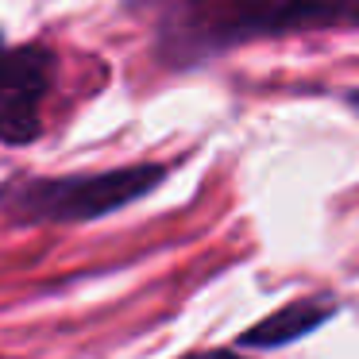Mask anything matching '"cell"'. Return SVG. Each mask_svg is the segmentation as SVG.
Listing matches in <instances>:
<instances>
[{
    "instance_id": "cell-1",
    "label": "cell",
    "mask_w": 359,
    "mask_h": 359,
    "mask_svg": "<svg viewBox=\"0 0 359 359\" xmlns=\"http://www.w3.org/2000/svg\"><path fill=\"white\" fill-rule=\"evenodd\" d=\"M313 32H359V0H166L155 24V62L189 74L248 43Z\"/></svg>"
},
{
    "instance_id": "cell-2",
    "label": "cell",
    "mask_w": 359,
    "mask_h": 359,
    "mask_svg": "<svg viewBox=\"0 0 359 359\" xmlns=\"http://www.w3.org/2000/svg\"><path fill=\"white\" fill-rule=\"evenodd\" d=\"M166 178V163H128L81 174H12L0 182V217L12 228L93 224L151 197Z\"/></svg>"
},
{
    "instance_id": "cell-3",
    "label": "cell",
    "mask_w": 359,
    "mask_h": 359,
    "mask_svg": "<svg viewBox=\"0 0 359 359\" xmlns=\"http://www.w3.org/2000/svg\"><path fill=\"white\" fill-rule=\"evenodd\" d=\"M58 50L50 43H16L0 62V143L27 147L43 135V101L58 86Z\"/></svg>"
},
{
    "instance_id": "cell-4",
    "label": "cell",
    "mask_w": 359,
    "mask_h": 359,
    "mask_svg": "<svg viewBox=\"0 0 359 359\" xmlns=\"http://www.w3.org/2000/svg\"><path fill=\"white\" fill-rule=\"evenodd\" d=\"M336 313H340V297L328 294V290H313V294H302V297H294V302L278 305V309L266 313L263 320H255L251 328H243V332L236 336V348L259 351V355L282 351V348H290V344H302L305 336L320 332Z\"/></svg>"
},
{
    "instance_id": "cell-5",
    "label": "cell",
    "mask_w": 359,
    "mask_h": 359,
    "mask_svg": "<svg viewBox=\"0 0 359 359\" xmlns=\"http://www.w3.org/2000/svg\"><path fill=\"white\" fill-rule=\"evenodd\" d=\"M178 359H251V355H240L236 348H201V351H186Z\"/></svg>"
},
{
    "instance_id": "cell-6",
    "label": "cell",
    "mask_w": 359,
    "mask_h": 359,
    "mask_svg": "<svg viewBox=\"0 0 359 359\" xmlns=\"http://www.w3.org/2000/svg\"><path fill=\"white\" fill-rule=\"evenodd\" d=\"M344 104H348L351 112H359V89H348V93H344Z\"/></svg>"
},
{
    "instance_id": "cell-7",
    "label": "cell",
    "mask_w": 359,
    "mask_h": 359,
    "mask_svg": "<svg viewBox=\"0 0 359 359\" xmlns=\"http://www.w3.org/2000/svg\"><path fill=\"white\" fill-rule=\"evenodd\" d=\"M8 47H12V43L4 39V32H0V62H4V55H8Z\"/></svg>"
},
{
    "instance_id": "cell-8",
    "label": "cell",
    "mask_w": 359,
    "mask_h": 359,
    "mask_svg": "<svg viewBox=\"0 0 359 359\" xmlns=\"http://www.w3.org/2000/svg\"><path fill=\"white\" fill-rule=\"evenodd\" d=\"M132 4H135V0H132Z\"/></svg>"
}]
</instances>
